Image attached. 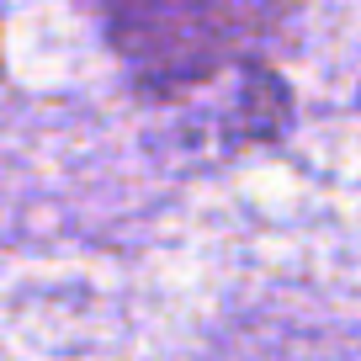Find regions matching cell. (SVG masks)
Segmentation results:
<instances>
[{
  "instance_id": "obj_1",
  "label": "cell",
  "mask_w": 361,
  "mask_h": 361,
  "mask_svg": "<svg viewBox=\"0 0 361 361\" xmlns=\"http://www.w3.org/2000/svg\"><path fill=\"white\" fill-rule=\"evenodd\" d=\"M293 0H102V22L144 96H180L250 64Z\"/></svg>"
}]
</instances>
